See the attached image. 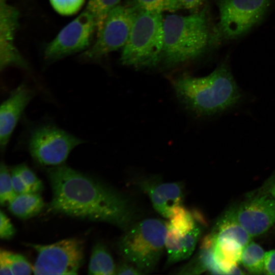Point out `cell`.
I'll return each instance as SVG.
<instances>
[{"label":"cell","instance_id":"1","mask_svg":"<svg viewBox=\"0 0 275 275\" xmlns=\"http://www.w3.org/2000/svg\"><path fill=\"white\" fill-rule=\"evenodd\" d=\"M52 196L49 210L80 219L107 223L126 230L132 224L130 202L110 186L65 165L48 169Z\"/></svg>","mask_w":275,"mask_h":275},{"label":"cell","instance_id":"2","mask_svg":"<svg viewBox=\"0 0 275 275\" xmlns=\"http://www.w3.org/2000/svg\"><path fill=\"white\" fill-rule=\"evenodd\" d=\"M172 85L180 103L199 117L227 112L237 105L242 97L225 62L208 75L197 77L183 75L175 78Z\"/></svg>","mask_w":275,"mask_h":275},{"label":"cell","instance_id":"3","mask_svg":"<svg viewBox=\"0 0 275 275\" xmlns=\"http://www.w3.org/2000/svg\"><path fill=\"white\" fill-rule=\"evenodd\" d=\"M163 46L160 63L172 68L202 55L210 43L206 8L186 16L167 15L163 19Z\"/></svg>","mask_w":275,"mask_h":275},{"label":"cell","instance_id":"4","mask_svg":"<svg viewBox=\"0 0 275 275\" xmlns=\"http://www.w3.org/2000/svg\"><path fill=\"white\" fill-rule=\"evenodd\" d=\"M125 231L118 244L121 255L142 273L150 272L165 248L167 223L148 218L132 224Z\"/></svg>","mask_w":275,"mask_h":275},{"label":"cell","instance_id":"5","mask_svg":"<svg viewBox=\"0 0 275 275\" xmlns=\"http://www.w3.org/2000/svg\"><path fill=\"white\" fill-rule=\"evenodd\" d=\"M157 12L140 11L123 47L120 62L137 68L160 64L163 46V18Z\"/></svg>","mask_w":275,"mask_h":275},{"label":"cell","instance_id":"6","mask_svg":"<svg viewBox=\"0 0 275 275\" xmlns=\"http://www.w3.org/2000/svg\"><path fill=\"white\" fill-rule=\"evenodd\" d=\"M271 0H218L219 21L210 43L237 39L250 31L264 17Z\"/></svg>","mask_w":275,"mask_h":275},{"label":"cell","instance_id":"7","mask_svg":"<svg viewBox=\"0 0 275 275\" xmlns=\"http://www.w3.org/2000/svg\"><path fill=\"white\" fill-rule=\"evenodd\" d=\"M84 143V140L53 124H44L30 131L27 146L36 161L54 167L62 164L71 151Z\"/></svg>","mask_w":275,"mask_h":275},{"label":"cell","instance_id":"8","mask_svg":"<svg viewBox=\"0 0 275 275\" xmlns=\"http://www.w3.org/2000/svg\"><path fill=\"white\" fill-rule=\"evenodd\" d=\"M38 254L34 274H76L84 259V243L76 238L42 245L28 244Z\"/></svg>","mask_w":275,"mask_h":275},{"label":"cell","instance_id":"9","mask_svg":"<svg viewBox=\"0 0 275 275\" xmlns=\"http://www.w3.org/2000/svg\"><path fill=\"white\" fill-rule=\"evenodd\" d=\"M140 11L131 6L118 5L109 13L94 44L85 51L87 60H98L123 48L126 43Z\"/></svg>","mask_w":275,"mask_h":275},{"label":"cell","instance_id":"10","mask_svg":"<svg viewBox=\"0 0 275 275\" xmlns=\"http://www.w3.org/2000/svg\"><path fill=\"white\" fill-rule=\"evenodd\" d=\"M95 32V19L85 9L47 44L44 50L45 59L53 62L88 49Z\"/></svg>","mask_w":275,"mask_h":275},{"label":"cell","instance_id":"11","mask_svg":"<svg viewBox=\"0 0 275 275\" xmlns=\"http://www.w3.org/2000/svg\"><path fill=\"white\" fill-rule=\"evenodd\" d=\"M230 209L252 237L264 234L275 225V200L258 191Z\"/></svg>","mask_w":275,"mask_h":275},{"label":"cell","instance_id":"12","mask_svg":"<svg viewBox=\"0 0 275 275\" xmlns=\"http://www.w3.org/2000/svg\"><path fill=\"white\" fill-rule=\"evenodd\" d=\"M19 12L7 1H0V68L11 66L23 69L28 65L17 50L14 43L18 27Z\"/></svg>","mask_w":275,"mask_h":275},{"label":"cell","instance_id":"13","mask_svg":"<svg viewBox=\"0 0 275 275\" xmlns=\"http://www.w3.org/2000/svg\"><path fill=\"white\" fill-rule=\"evenodd\" d=\"M34 95L31 88L25 84H21L1 104L0 147L2 152L6 149L18 121Z\"/></svg>","mask_w":275,"mask_h":275},{"label":"cell","instance_id":"14","mask_svg":"<svg viewBox=\"0 0 275 275\" xmlns=\"http://www.w3.org/2000/svg\"><path fill=\"white\" fill-rule=\"evenodd\" d=\"M147 179L140 183L141 188L148 195L154 209L163 217L169 218L173 210L182 205L183 186L179 182L164 183Z\"/></svg>","mask_w":275,"mask_h":275},{"label":"cell","instance_id":"15","mask_svg":"<svg viewBox=\"0 0 275 275\" xmlns=\"http://www.w3.org/2000/svg\"><path fill=\"white\" fill-rule=\"evenodd\" d=\"M200 224L197 223L193 230L183 236H176L167 233L165 248L168 264L177 263L190 257L202 233Z\"/></svg>","mask_w":275,"mask_h":275},{"label":"cell","instance_id":"16","mask_svg":"<svg viewBox=\"0 0 275 275\" xmlns=\"http://www.w3.org/2000/svg\"><path fill=\"white\" fill-rule=\"evenodd\" d=\"M10 211L21 219L37 215L44 207V202L39 193L18 194L9 203Z\"/></svg>","mask_w":275,"mask_h":275},{"label":"cell","instance_id":"17","mask_svg":"<svg viewBox=\"0 0 275 275\" xmlns=\"http://www.w3.org/2000/svg\"><path fill=\"white\" fill-rule=\"evenodd\" d=\"M116 267L106 247L100 242L94 246L88 267V273L94 275L116 274Z\"/></svg>","mask_w":275,"mask_h":275},{"label":"cell","instance_id":"18","mask_svg":"<svg viewBox=\"0 0 275 275\" xmlns=\"http://www.w3.org/2000/svg\"><path fill=\"white\" fill-rule=\"evenodd\" d=\"M33 272L34 267L23 255L0 250V274L26 275Z\"/></svg>","mask_w":275,"mask_h":275},{"label":"cell","instance_id":"19","mask_svg":"<svg viewBox=\"0 0 275 275\" xmlns=\"http://www.w3.org/2000/svg\"><path fill=\"white\" fill-rule=\"evenodd\" d=\"M167 223V233L176 236H181L193 230L197 222L194 213H192L182 205L175 208Z\"/></svg>","mask_w":275,"mask_h":275},{"label":"cell","instance_id":"20","mask_svg":"<svg viewBox=\"0 0 275 275\" xmlns=\"http://www.w3.org/2000/svg\"><path fill=\"white\" fill-rule=\"evenodd\" d=\"M265 253L261 246L255 242H250L244 248L240 262L251 273L264 272Z\"/></svg>","mask_w":275,"mask_h":275},{"label":"cell","instance_id":"21","mask_svg":"<svg viewBox=\"0 0 275 275\" xmlns=\"http://www.w3.org/2000/svg\"><path fill=\"white\" fill-rule=\"evenodd\" d=\"M121 0H88L86 9L94 16L96 23V34L102 29L110 11Z\"/></svg>","mask_w":275,"mask_h":275},{"label":"cell","instance_id":"22","mask_svg":"<svg viewBox=\"0 0 275 275\" xmlns=\"http://www.w3.org/2000/svg\"><path fill=\"white\" fill-rule=\"evenodd\" d=\"M130 5L140 11L174 12L183 8L177 0H129Z\"/></svg>","mask_w":275,"mask_h":275},{"label":"cell","instance_id":"23","mask_svg":"<svg viewBox=\"0 0 275 275\" xmlns=\"http://www.w3.org/2000/svg\"><path fill=\"white\" fill-rule=\"evenodd\" d=\"M17 194L15 191L11 180V174L4 162L0 167V203L5 205L13 200Z\"/></svg>","mask_w":275,"mask_h":275},{"label":"cell","instance_id":"24","mask_svg":"<svg viewBox=\"0 0 275 275\" xmlns=\"http://www.w3.org/2000/svg\"><path fill=\"white\" fill-rule=\"evenodd\" d=\"M85 0H49L53 9L59 14L69 16L76 13Z\"/></svg>","mask_w":275,"mask_h":275},{"label":"cell","instance_id":"25","mask_svg":"<svg viewBox=\"0 0 275 275\" xmlns=\"http://www.w3.org/2000/svg\"><path fill=\"white\" fill-rule=\"evenodd\" d=\"M14 168L32 192L40 193L43 189L42 181L26 164H20Z\"/></svg>","mask_w":275,"mask_h":275},{"label":"cell","instance_id":"26","mask_svg":"<svg viewBox=\"0 0 275 275\" xmlns=\"http://www.w3.org/2000/svg\"><path fill=\"white\" fill-rule=\"evenodd\" d=\"M16 230L5 213L0 212V237L3 239H10L13 237Z\"/></svg>","mask_w":275,"mask_h":275},{"label":"cell","instance_id":"27","mask_svg":"<svg viewBox=\"0 0 275 275\" xmlns=\"http://www.w3.org/2000/svg\"><path fill=\"white\" fill-rule=\"evenodd\" d=\"M10 174L14 189L17 195L32 192L14 167Z\"/></svg>","mask_w":275,"mask_h":275},{"label":"cell","instance_id":"28","mask_svg":"<svg viewBox=\"0 0 275 275\" xmlns=\"http://www.w3.org/2000/svg\"><path fill=\"white\" fill-rule=\"evenodd\" d=\"M264 273L275 274V250L265 253Z\"/></svg>","mask_w":275,"mask_h":275},{"label":"cell","instance_id":"29","mask_svg":"<svg viewBox=\"0 0 275 275\" xmlns=\"http://www.w3.org/2000/svg\"><path fill=\"white\" fill-rule=\"evenodd\" d=\"M257 191L265 194L275 200V173L266 181Z\"/></svg>","mask_w":275,"mask_h":275},{"label":"cell","instance_id":"30","mask_svg":"<svg viewBox=\"0 0 275 275\" xmlns=\"http://www.w3.org/2000/svg\"><path fill=\"white\" fill-rule=\"evenodd\" d=\"M142 273L130 263L123 262L116 267V274H141Z\"/></svg>","mask_w":275,"mask_h":275},{"label":"cell","instance_id":"31","mask_svg":"<svg viewBox=\"0 0 275 275\" xmlns=\"http://www.w3.org/2000/svg\"><path fill=\"white\" fill-rule=\"evenodd\" d=\"M182 7L192 13L198 12L200 7L202 5L204 0H177Z\"/></svg>","mask_w":275,"mask_h":275},{"label":"cell","instance_id":"32","mask_svg":"<svg viewBox=\"0 0 275 275\" xmlns=\"http://www.w3.org/2000/svg\"><path fill=\"white\" fill-rule=\"evenodd\" d=\"M0 1H7V0H0Z\"/></svg>","mask_w":275,"mask_h":275}]
</instances>
